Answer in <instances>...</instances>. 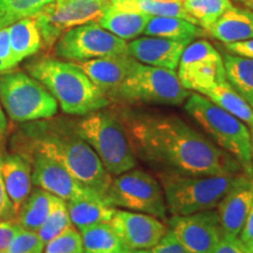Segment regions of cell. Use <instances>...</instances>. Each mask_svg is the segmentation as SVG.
<instances>
[{
	"instance_id": "6da1fadb",
	"label": "cell",
	"mask_w": 253,
	"mask_h": 253,
	"mask_svg": "<svg viewBox=\"0 0 253 253\" xmlns=\"http://www.w3.org/2000/svg\"><path fill=\"white\" fill-rule=\"evenodd\" d=\"M125 130L141 158L183 176L245 172L232 155L176 116H132Z\"/></svg>"
},
{
	"instance_id": "7a4b0ae2",
	"label": "cell",
	"mask_w": 253,
	"mask_h": 253,
	"mask_svg": "<svg viewBox=\"0 0 253 253\" xmlns=\"http://www.w3.org/2000/svg\"><path fill=\"white\" fill-rule=\"evenodd\" d=\"M34 134H37L34 135L36 153L54 160L79 182L106 199L113 181L112 175L75 129L42 123Z\"/></svg>"
},
{
	"instance_id": "3957f363",
	"label": "cell",
	"mask_w": 253,
	"mask_h": 253,
	"mask_svg": "<svg viewBox=\"0 0 253 253\" xmlns=\"http://www.w3.org/2000/svg\"><path fill=\"white\" fill-rule=\"evenodd\" d=\"M31 77L53 95L62 112L84 116L109 104V99L75 62L45 58L27 65Z\"/></svg>"
},
{
	"instance_id": "277c9868",
	"label": "cell",
	"mask_w": 253,
	"mask_h": 253,
	"mask_svg": "<svg viewBox=\"0 0 253 253\" xmlns=\"http://www.w3.org/2000/svg\"><path fill=\"white\" fill-rule=\"evenodd\" d=\"M245 172L211 176H183L172 172L160 175L167 209L172 216H188L217 208L231 188Z\"/></svg>"
},
{
	"instance_id": "5b68a950",
	"label": "cell",
	"mask_w": 253,
	"mask_h": 253,
	"mask_svg": "<svg viewBox=\"0 0 253 253\" xmlns=\"http://www.w3.org/2000/svg\"><path fill=\"white\" fill-rule=\"evenodd\" d=\"M184 108L218 147L238 161L246 175L253 176L251 134L244 122L198 93L189 95Z\"/></svg>"
},
{
	"instance_id": "8992f818",
	"label": "cell",
	"mask_w": 253,
	"mask_h": 253,
	"mask_svg": "<svg viewBox=\"0 0 253 253\" xmlns=\"http://www.w3.org/2000/svg\"><path fill=\"white\" fill-rule=\"evenodd\" d=\"M75 131L90 145L110 175L136 167V158L122 123L112 114L96 110L75 123Z\"/></svg>"
},
{
	"instance_id": "52a82bcc",
	"label": "cell",
	"mask_w": 253,
	"mask_h": 253,
	"mask_svg": "<svg viewBox=\"0 0 253 253\" xmlns=\"http://www.w3.org/2000/svg\"><path fill=\"white\" fill-rule=\"evenodd\" d=\"M0 103L15 122L53 118L58 102L39 81L24 72L0 73Z\"/></svg>"
},
{
	"instance_id": "ba28073f",
	"label": "cell",
	"mask_w": 253,
	"mask_h": 253,
	"mask_svg": "<svg viewBox=\"0 0 253 253\" xmlns=\"http://www.w3.org/2000/svg\"><path fill=\"white\" fill-rule=\"evenodd\" d=\"M177 73L134 61L116 99L128 102L181 104L189 97Z\"/></svg>"
},
{
	"instance_id": "9c48e42d",
	"label": "cell",
	"mask_w": 253,
	"mask_h": 253,
	"mask_svg": "<svg viewBox=\"0 0 253 253\" xmlns=\"http://www.w3.org/2000/svg\"><path fill=\"white\" fill-rule=\"evenodd\" d=\"M114 208H123L157 218H166L167 203L160 183L150 173L129 170L118 175L106 196Z\"/></svg>"
},
{
	"instance_id": "30bf717a",
	"label": "cell",
	"mask_w": 253,
	"mask_h": 253,
	"mask_svg": "<svg viewBox=\"0 0 253 253\" xmlns=\"http://www.w3.org/2000/svg\"><path fill=\"white\" fill-rule=\"evenodd\" d=\"M55 54L72 62H82L128 54V43L93 20L66 31L56 42Z\"/></svg>"
},
{
	"instance_id": "8fae6325",
	"label": "cell",
	"mask_w": 253,
	"mask_h": 253,
	"mask_svg": "<svg viewBox=\"0 0 253 253\" xmlns=\"http://www.w3.org/2000/svg\"><path fill=\"white\" fill-rule=\"evenodd\" d=\"M177 68L183 87L202 95L227 80L223 56L207 40L190 42L183 50Z\"/></svg>"
},
{
	"instance_id": "7c38bea8",
	"label": "cell",
	"mask_w": 253,
	"mask_h": 253,
	"mask_svg": "<svg viewBox=\"0 0 253 253\" xmlns=\"http://www.w3.org/2000/svg\"><path fill=\"white\" fill-rule=\"evenodd\" d=\"M108 2L109 0H54L34 17L42 43L53 46L69 28L97 19Z\"/></svg>"
},
{
	"instance_id": "4fadbf2b",
	"label": "cell",
	"mask_w": 253,
	"mask_h": 253,
	"mask_svg": "<svg viewBox=\"0 0 253 253\" xmlns=\"http://www.w3.org/2000/svg\"><path fill=\"white\" fill-rule=\"evenodd\" d=\"M169 224L170 230L189 253H213L223 237L219 218L214 210L188 216L175 214Z\"/></svg>"
},
{
	"instance_id": "5bb4252c",
	"label": "cell",
	"mask_w": 253,
	"mask_h": 253,
	"mask_svg": "<svg viewBox=\"0 0 253 253\" xmlns=\"http://www.w3.org/2000/svg\"><path fill=\"white\" fill-rule=\"evenodd\" d=\"M32 164V183L65 202L101 196L79 182L65 168L45 155L34 153Z\"/></svg>"
},
{
	"instance_id": "9a60e30c",
	"label": "cell",
	"mask_w": 253,
	"mask_h": 253,
	"mask_svg": "<svg viewBox=\"0 0 253 253\" xmlns=\"http://www.w3.org/2000/svg\"><path fill=\"white\" fill-rule=\"evenodd\" d=\"M110 224L126 248L131 250L153 249L167 232L157 217L126 210H116Z\"/></svg>"
},
{
	"instance_id": "2e32d148",
	"label": "cell",
	"mask_w": 253,
	"mask_h": 253,
	"mask_svg": "<svg viewBox=\"0 0 253 253\" xmlns=\"http://www.w3.org/2000/svg\"><path fill=\"white\" fill-rule=\"evenodd\" d=\"M253 205V176L244 173L217 205L224 236L238 237Z\"/></svg>"
},
{
	"instance_id": "e0dca14e",
	"label": "cell",
	"mask_w": 253,
	"mask_h": 253,
	"mask_svg": "<svg viewBox=\"0 0 253 253\" xmlns=\"http://www.w3.org/2000/svg\"><path fill=\"white\" fill-rule=\"evenodd\" d=\"M190 42L188 40L145 36L128 43V54L144 65L176 71L183 50Z\"/></svg>"
},
{
	"instance_id": "ac0fdd59",
	"label": "cell",
	"mask_w": 253,
	"mask_h": 253,
	"mask_svg": "<svg viewBox=\"0 0 253 253\" xmlns=\"http://www.w3.org/2000/svg\"><path fill=\"white\" fill-rule=\"evenodd\" d=\"M135 59L129 54L75 62L107 97H116Z\"/></svg>"
},
{
	"instance_id": "d6986e66",
	"label": "cell",
	"mask_w": 253,
	"mask_h": 253,
	"mask_svg": "<svg viewBox=\"0 0 253 253\" xmlns=\"http://www.w3.org/2000/svg\"><path fill=\"white\" fill-rule=\"evenodd\" d=\"M0 170L15 214L32 191V167L21 155L0 157Z\"/></svg>"
},
{
	"instance_id": "ffe728a7",
	"label": "cell",
	"mask_w": 253,
	"mask_h": 253,
	"mask_svg": "<svg viewBox=\"0 0 253 253\" xmlns=\"http://www.w3.org/2000/svg\"><path fill=\"white\" fill-rule=\"evenodd\" d=\"M151 15L109 4L97 18L101 27L122 40H132L143 34Z\"/></svg>"
},
{
	"instance_id": "44dd1931",
	"label": "cell",
	"mask_w": 253,
	"mask_h": 253,
	"mask_svg": "<svg viewBox=\"0 0 253 253\" xmlns=\"http://www.w3.org/2000/svg\"><path fill=\"white\" fill-rule=\"evenodd\" d=\"M208 33L223 43L253 39V12L232 6L209 28Z\"/></svg>"
},
{
	"instance_id": "7402d4cb",
	"label": "cell",
	"mask_w": 253,
	"mask_h": 253,
	"mask_svg": "<svg viewBox=\"0 0 253 253\" xmlns=\"http://www.w3.org/2000/svg\"><path fill=\"white\" fill-rule=\"evenodd\" d=\"M73 226L79 231L101 223H110L116 209L101 196L66 202Z\"/></svg>"
},
{
	"instance_id": "603a6c76",
	"label": "cell",
	"mask_w": 253,
	"mask_h": 253,
	"mask_svg": "<svg viewBox=\"0 0 253 253\" xmlns=\"http://www.w3.org/2000/svg\"><path fill=\"white\" fill-rule=\"evenodd\" d=\"M8 39L14 66L36 54L42 46V39L34 18L21 19L9 25Z\"/></svg>"
},
{
	"instance_id": "cb8c5ba5",
	"label": "cell",
	"mask_w": 253,
	"mask_h": 253,
	"mask_svg": "<svg viewBox=\"0 0 253 253\" xmlns=\"http://www.w3.org/2000/svg\"><path fill=\"white\" fill-rule=\"evenodd\" d=\"M144 36L160 37L172 40L191 41L196 38L203 36V31L191 21L178 17H168V15H151L148 21Z\"/></svg>"
},
{
	"instance_id": "d4e9b609",
	"label": "cell",
	"mask_w": 253,
	"mask_h": 253,
	"mask_svg": "<svg viewBox=\"0 0 253 253\" xmlns=\"http://www.w3.org/2000/svg\"><path fill=\"white\" fill-rule=\"evenodd\" d=\"M53 199H54V195L49 194L46 190L38 188L31 191L26 201L15 214L17 217L15 220L21 229L38 232V230L48 216Z\"/></svg>"
},
{
	"instance_id": "484cf974",
	"label": "cell",
	"mask_w": 253,
	"mask_h": 253,
	"mask_svg": "<svg viewBox=\"0 0 253 253\" xmlns=\"http://www.w3.org/2000/svg\"><path fill=\"white\" fill-rule=\"evenodd\" d=\"M205 96H208L209 100L226 110L231 115L246 123L250 128L253 126V108L251 104L232 87V84L227 80L211 88L205 94Z\"/></svg>"
},
{
	"instance_id": "4316f807",
	"label": "cell",
	"mask_w": 253,
	"mask_h": 253,
	"mask_svg": "<svg viewBox=\"0 0 253 253\" xmlns=\"http://www.w3.org/2000/svg\"><path fill=\"white\" fill-rule=\"evenodd\" d=\"M84 253H118L126 248L110 223H101L81 231Z\"/></svg>"
},
{
	"instance_id": "83f0119b",
	"label": "cell",
	"mask_w": 253,
	"mask_h": 253,
	"mask_svg": "<svg viewBox=\"0 0 253 253\" xmlns=\"http://www.w3.org/2000/svg\"><path fill=\"white\" fill-rule=\"evenodd\" d=\"M223 62L227 81L242 95L248 97L253 94V59L223 53Z\"/></svg>"
},
{
	"instance_id": "f1b7e54d",
	"label": "cell",
	"mask_w": 253,
	"mask_h": 253,
	"mask_svg": "<svg viewBox=\"0 0 253 253\" xmlns=\"http://www.w3.org/2000/svg\"><path fill=\"white\" fill-rule=\"evenodd\" d=\"M182 4L194 23L205 31L233 6L231 0H182Z\"/></svg>"
},
{
	"instance_id": "f546056e",
	"label": "cell",
	"mask_w": 253,
	"mask_h": 253,
	"mask_svg": "<svg viewBox=\"0 0 253 253\" xmlns=\"http://www.w3.org/2000/svg\"><path fill=\"white\" fill-rule=\"evenodd\" d=\"M109 4L131 11L142 12L149 15L178 17L194 23L186 13L182 1H156V0H109ZM195 24V23H194Z\"/></svg>"
},
{
	"instance_id": "4dcf8cb0",
	"label": "cell",
	"mask_w": 253,
	"mask_h": 253,
	"mask_svg": "<svg viewBox=\"0 0 253 253\" xmlns=\"http://www.w3.org/2000/svg\"><path fill=\"white\" fill-rule=\"evenodd\" d=\"M54 0H0V28L15 21L34 18L45 6Z\"/></svg>"
},
{
	"instance_id": "1f68e13d",
	"label": "cell",
	"mask_w": 253,
	"mask_h": 253,
	"mask_svg": "<svg viewBox=\"0 0 253 253\" xmlns=\"http://www.w3.org/2000/svg\"><path fill=\"white\" fill-rule=\"evenodd\" d=\"M72 225L67 204L63 199L54 196L48 216L42 223V225L40 226V229L38 230V235L43 242V244L46 245L47 243L54 239L55 237H58L60 233H62Z\"/></svg>"
},
{
	"instance_id": "d6a6232c",
	"label": "cell",
	"mask_w": 253,
	"mask_h": 253,
	"mask_svg": "<svg viewBox=\"0 0 253 253\" xmlns=\"http://www.w3.org/2000/svg\"><path fill=\"white\" fill-rule=\"evenodd\" d=\"M43 253H84L81 232L72 225L47 243Z\"/></svg>"
},
{
	"instance_id": "836d02e7",
	"label": "cell",
	"mask_w": 253,
	"mask_h": 253,
	"mask_svg": "<svg viewBox=\"0 0 253 253\" xmlns=\"http://www.w3.org/2000/svg\"><path fill=\"white\" fill-rule=\"evenodd\" d=\"M43 250L45 244L38 232L21 229L11 245L6 249V253H43Z\"/></svg>"
},
{
	"instance_id": "e575fe53",
	"label": "cell",
	"mask_w": 253,
	"mask_h": 253,
	"mask_svg": "<svg viewBox=\"0 0 253 253\" xmlns=\"http://www.w3.org/2000/svg\"><path fill=\"white\" fill-rule=\"evenodd\" d=\"M149 251L150 253H189L171 230H167L160 242Z\"/></svg>"
},
{
	"instance_id": "d590c367",
	"label": "cell",
	"mask_w": 253,
	"mask_h": 253,
	"mask_svg": "<svg viewBox=\"0 0 253 253\" xmlns=\"http://www.w3.org/2000/svg\"><path fill=\"white\" fill-rule=\"evenodd\" d=\"M8 39V27L0 30V73L14 68Z\"/></svg>"
},
{
	"instance_id": "8d00e7d4",
	"label": "cell",
	"mask_w": 253,
	"mask_h": 253,
	"mask_svg": "<svg viewBox=\"0 0 253 253\" xmlns=\"http://www.w3.org/2000/svg\"><path fill=\"white\" fill-rule=\"evenodd\" d=\"M20 231L21 227L17 220H0V251H5Z\"/></svg>"
},
{
	"instance_id": "74e56055",
	"label": "cell",
	"mask_w": 253,
	"mask_h": 253,
	"mask_svg": "<svg viewBox=\"0 0 253 253\" xmlns=\"http://www.w3.org/2000/svg\"><path fill=\"white\" fill-rule=\"evenodd\" d=\"M213 253H250L244 243L238 237L224 236L214 249Z\"/></svg>"
},
{
	"instance_id": "f35d334b",
	"label": "cell",
	"mask_w": 253,
	"mask_h": 253,
	"mask_svg": "<svg viewBox=\"0 0 253 253\" xmlns=\"http://www.w3.org/2000/svg\"><path fill=\"white\" fill-rule=\"evenodd\" d=\"M13 217H15V211L6 191L1 170H0V220L12 219Z\"/></svg>"
},
{
	"instance_id": "ab89813d",
	"label": "cell",
	"mask_w": 253,
	"mask_h": 253,
	"mask_svg": "<svg viewBox=\"0 0 253 253\" xmlns=\"http://www.w3.org/2000/svg\"><path fill=\"white\" fill-rule=\"evenodd\" d=\"M224 48L229 53H232V54L253 59V39L224 43Z\"/></svg>"
},
{
	"instance_id": "60d3db41",
	"label": "cell",
	"mask_w": 253,
	"mask_h": 253,
	"mask_svg": "<svg viewBox=\"0 0 253 253\" xmlns=\"http://www.w3.org/2000/svg\"><path fill=\"white\" fill-rule=\"evenodd\" d=\"M239 237V239L242 240L243 243H248L250 240H253V205L251 210H250L248 219L245 221L244 227H243Z\"/></svg>"
},
{
	"instance_id": "b9f144b4",
	"label": "cell",
	"mask_w": 253,
	"mask_h": 253,
	"mask_svg": "<svg viewBox=\"0 0 253 253\" xmlns=\"http://www.w3.org/2000/svg\"><path fill=\"white\" fill-rule=\"evenodd\" d=\"M7 132V120H6V115L2 110V106L0 103V141L4 140Z\"/></svg>"
},
{
	"instance_id": "7bdbcfd3",
	"label": "cell",
	"mask_w": 253,
	"mask_h": 253,
	"mask_svg": "<svg viewBox=\"0 0 253 253\" xmlns=\"http://www.w3.org/2000/svg\"><path fill=\"white\" fill-rule=\"evenodd\" d=\"M235 1L238 2L242 6H244L246 9L253 12V0H235Z\"/></svg>"
},
{
	"instance_id": "ee69618b",
	"label": "cell",
	"mask_w": 253,
	"mask_h": 253,
	"mask_svg": "<svg viewBox=\"0 0 253 253\" xmlns=\"http://www.w3.org/2000/svg\"><path fill=\"white\" fill-rule=\"evenodd\" d=\"M118 253H142V250H131V249L125 248Z\"/></svg>"
},
{
	"instance_id": "f6af8a7d",
	"label": "cell",
	"mask_w": 253,
	"mask_h": 253,
	"mask_svg": "<svg viewBox=\"0 0 253 253\" xmlns=\"http://www.w3.org/2000/svg\"><path fill=\"white\" fill-rule=\"evenodd\" d=\"M244 244L246 246V249L249 250V252L250 253H253V240H250V242L244 243Z\"/></svg>"
},
{
	"instance_id": "bcb514c9",
	"label": "cell",
	"mask_w": 253,
	"mask_h": 253,
	"mask_svg": "<svg viewBox=\"0 0 253 253\" xmlns=\"http://www.w3.org/2000/svg\"><path fill=\"white\" fill-rule=\"evenodd\" d=\"M250 134H251V154H252V163H253V126L250 128Z\"/></svg>"
},
{
	"instance_id": "7dc6e473",
	"label": "cell",
	"mask_w": 253,
	"mask_h": 253,
	"mask_svg": "<svg viewBox=\"0 0 253 253\" xmlns=\"http://www.w3.org/2000/svg\"><path fill=\"white\" fill-rule=\"evenodd\" d=\"M245 100L248 101L250 104H251V107L253 108V94L250 95V96H248V97H245Z\"/></svg>"
},
{
	"instance_id": "c3c4849f",
	"label": "cell",
	"mask_w": 253,
	"mask_h": 253,
	"mask_svg": "<svg viewBox=\"0 0 253 253\" xmlns=\"http://www.w3.org/2000/svg\"><path fill=\"white\" fill-rule=\"evenodd\" d=\"M156 1H177V0H156Z\"/></svg>"
},
{
	"instance_id": "681fc988",
	"label": "cell",
	"mask_w": 253,
	"mask_h": 253,
	"mask_svg": "<svg viewBox=\"0 0 253 253\" xmlns=\"http://www.w3.org/2000/svg\"><path fill=\"white\" fill-rule=\"evenodd\" d=\"M142 253H150L149 250H142Z\"/></svg>"
},
{
	"instance_id": "f907efd6",
	"label": "cell",
	"mask_w": 253,
	"mask_h": 253,
	"mask_svg": "<svg viewBox=\"0 0 253 253\" xmlns=\"http://www.w3.org/2000/svg\"><path fill=\"white\" fill-rule=\"evenodd\" d=\"M0 253H6V250H5V251H0Z\"/></svg>"
},
{
	"instance_id": "816d5d0a",
	"label": "cell",
	"mask_w": 253,
	"mask_h": 253,
	"mask_svg": "<svg viewBox=\"0 0 253 253\" xmlns=\"http://www.w3.org/2000/svg\"><path fill=\"white\" fill-rule=\"evenodd\" d=\"M177 1H182V0H177Z\"/></svg>"
},
{
	"instance_id": "f5cc1de1",
	"label": "cell",
	"mask_w": 253,
	"mask_h": 253,
	"mask_svg": "<svg viewBox=\"0 0 253 253\" xmlns=\"http://www.w3.org/2000/svg\"><path fill=\"white\" fill-rule=\"evenodd\" d=\"M0 30H1V28H0Z\"/></svg>"
}]
</instances>
